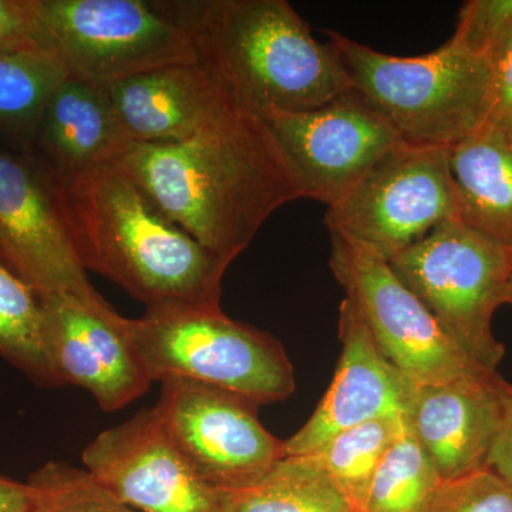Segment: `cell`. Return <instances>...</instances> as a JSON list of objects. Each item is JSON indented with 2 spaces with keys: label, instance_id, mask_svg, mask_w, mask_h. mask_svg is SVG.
<instances>
[{
  "label": "cell",
  "instance_id": "1",
  "mask_svg": "<svg viewBox=\"0 0 512 512\" xmlns=\"http://www.w3.org/2000/svg\"><path fill=\"white\" fill-rule=\"evenodd\" d=\"M165 217L231 264L278 208L311 188L252 104L190 138L134 146L119 161Z\"/></svg>",
  "mask_w": 512,
  "mask_h": 512
},
{
  "label": "cell",
  "instance_id": "2",
  "mask_svg": "<svg viewBox=\"0 0 512 512\" xmlns=\"http://www.w3.org/2000/svg\"><path fill=\"white\" fill-rule=\"evenodd\" d=\"M49 177L86 271L120 285L146 309L221 308L229 264L165 217L119 164Z\"/></svg>",
  "mask_w": 512,
  "mask_h": 512
},
{
  "label": "cell",
  "instance_id": "3",
  "mask_svg": "<svg viewBox=\"0 0 512 512\" xmlns=\"http://www.w3.org/2000/svg\"><path fill=\"white\" fill-rule=\"evenodd\" d=\"M170 3L198 57L258 111L318 109L352 90L335 47L286 0Z\"/></svg>",
  "mask_w": 512,
  "mask_h": 512
},
{
  "label": "cell",
  "instance_id": "4",
  "mask_svg": "<svg viewBox=\"0 0 512 512\" xmlns=\"http://www.w3.org/2000/svg\"><path fill=\"white\" fill-rule=\"evenodd\" d=\"M353 92L404 143L451 147L483 126L491 107L487 57L451 36L427 55H387L326 30Z\"/></svg>",
  "mask_w": 512,
  "mask_h": 512
},
{
  "label": "cell",
  "instance_id": "5",
  "mask_svg": "<svg viewBox=\"0 0 512 512\" xmlns=\"http://www.w3.org/2000/svg\"><path fill=\"white\" fill-rule=\"evenodd\" d=\"M128 330L153 382L208 384L259 406L295 392V370L281 342L221 308L146 309L128 319Z\"/></svg>",
  "mask_w": 512,
  "mask_h": 512
},
{
  "label": "cell",
  "instance_id": "6",
  "mask_svg": "<svg viewBox=\"0 0 512 512\" xmlns=\"http://www.w3.org/2000/svg\"><path fill=\"white\" fill-rule=\"evenodd\" d=\"M448 338L478 365L497 370L503 343L495 338L494 313L505 305L512 276V248L460 220L443 222L389 262Z\"/></svg>",
  "mask_w": 512,
  "mask_h": 512
},
{
  "label": "cell",
  "instance_id": "7",
  "mask_svg": "<svg viewBox=\"0 0 512 512\" xmlns=\"http://www.w3.org/2000/svg\"><path fill=\"white\" fill-rule=\"evenodd\" d=\"M52 52L67 74L99 86L194 62L197 49L170 2L39 0Z\"/></svg>",
  "mask_w": 512,
  "mask_h": 512
},
{
  "label": "cell",
  "instance_id": "8",
  "mask_svg": "<svg viewBox=\"0 0 512 512\" xmlns=\"http://www.w3.org/2000/svg\"><path fill=\"white\" fill-rule=\"evenodd\" d=\"M448 148L400 141L328 207L329 232L390 262L443 222L460 220Z\"/></svg>",
  "mask_w": 512,
  "mask_h": 512
},
{
  "label": "cell",
  "instance_id": "9",
  "mask_svg": "<svg viewBox=\"0 0 512 512\" xmlns=\"http://www.w3.org/2000/svg\"><path fill=\"white\" fill-rule=\"evenodd\" d=\"M329 265L383 355L414 386L491 372L448 338L389 262L330 232Z\"/></svg>",
  "mask_w": 512,
  "mask_h": 512
},
{
  "label": "cell",
  "instance_id": "10",
  "mask_svg": "<svg viewBox=\"0 0 512 512\" xmlns=\"http://www.w3.org/2000/svg\"><path fill=\"white\" fill-rule=\"evenodd\" d=\"M153 409L171 443L215 490L254 484L286 457L285 440L259 420V404L237 393L165 380Z\"/></svg>",
  "mask_w": 512,
  "mask_h": 512
},
{
  "label": "cell",
  "instance_id": "11",
  "mask_svg": "<svg viewBox=\"0 0 512 512\" xmlns=\"http://www.w3.org/2000/svg\"><path fill=\"white\" fill-rule=\"evenodd\" d=\"M0 258L42 296L101 298L89 281L43 165L0 146Z\"/></svg>",
  "mask_w": 512,
  "mask_h": 512
},
{
  "label": "cell",
  "instance_id": "12",
  "mask_svg": "<svg viewBox=\"0 0 512 512\" xmlns=\"http://www.w3.org/2000/svg\"><path fill=\"white\" fill-rule=\"evenodd\" d=\"M43 298V339L57 382L87 390L104 412L136 402L153 380L121 316L106 299Z\"/></svg>",
  "mask_w": 512,
  "mask_h": 512
},
{
  "label": "cell",
  "instance_id": "13",
  "mask_svg": "<svg viewBox=\"0 0 512 512\" xmlns=\"http://www.w3.org/2000/svg\"><path fill=\"white\" fill-rule=\"evenodd\" d=\"M272 133L301 171L312 200L332 207L396 144L399 134L350 90L305 111L261 110Z\"/></svg>",
  "mask_w": 512,
  "mask_h": 512
},
{
  "label": "cell",
  "instance_id": "14",
  "mask_svg": "<svg viewBox=\"0 0 512 512\" xmlns=\"http://www.w3.org/2000/svg\"><path fill=\"white\" fill-rule=\"evenodd\" d=\"M84 468L137 512H220L218 491L168 439L154 409L101 431L82 454Z\"/></svg>",
  "mask_w": 512,
  "mask_h": 512
},
{
  "label": "cell",
  "instance_id": "15",
  "mask_svg": "<svg viewBox=\"0 0 512 512\" xmlns=\"http://www.w3.org/2000/svg\"><path fill=\"white\" fill-rule=\"evenodd\" d=\"M339 339L342 353L328 392L311 419L285 440L286 456H312L342 431L409 412L416 386L383 355L346 298L340 303Z\"/></svg>",
  "mask_w": 512,
  "mask_h": 512
},
{
  "label": "cell",
  "instance_id": "16",
  "mask_svg": "<svg viewBox=\"0 0 512 512\" xmlns=\"http://www.w3.org/2000/svg\"><path fill=\"white\" fill-rule=\"evenodd\" d=\"M134 146L185 140L251 104L211 64H171L107 87Z\"/></svg>",
  "mask_w": 512,
  "mask_h": 512
},
{
  "label": "cell",
  "instance_id": "17",
  "mask_svg": "<svg viewBox=\"0 0 512 512\" xmlns=\"http://www.w3.org/2000/svg\"><path fill=\"white\" fill-rule=\"evenodd\" d=\"M497 370L416 386L406 419L441 481L484 470L500 426Z\"/></svg>",
  "mask_w": 512,
  "mask_h": 512
},
{
  "label": "cell",
  "instance_id": "18",
  "mask_svg": "<svg viewBox=\"0 0 512 512\" xmlns=\"http://www.w3.org/2000/svg\"><path fill=\"white\" fill-rule=\"evenodd\" d=\"M29 140V153L59 177L119 163L134 147L109 89L72 76L50 94Z\"/></svg>",
  "mask_w": 512,
  "mask_h": 512
},
{
  "label": "cell",
  "instance_id": "19",
  "mask_svg": "<svg viewBox=\"0 0 512 512\" xmlns=\"http://www.w3.org/2000/svg\"><path fill=\"white\" fill-rule=\"evenodd\" d=\"M460 221L512 248V127L485 121L448 148Z\"/></svg>",
  "mask_w": 512,
  "mask_h": 512
},
{
  "label": "cell",
  "instance_id": "20",
  "mask_svg": "<svg viewBox=\"0 0 512 512\" xmlns=\"http://www.w3.org/2000/svg\"><path fill=\"white\" fill-rule=\"evenodd\" d=\"M217 491L220 512H350L315 456H286L256 483Z\"/></svg>",
  "mask_w": 512,
  "mask_h": 512
},
{
  "label": "cell",
  "instance_id": "21",
  "mask_svg": "<svg viewBox=\"0 0 512 512\" xmlns=\"http://www.w3.org/2000/svg\"><path fill=\"white\" fill-rule=\"evenodd\" d=\"M406 416L380 417L336 434L312 454L348 504L350 512L365 511L377 468L392 447Z\"/></svg>",
  "mask_w": 512,
  "mask_h": 512
},
{
  "label": "cell",
  "instance_id": "22",
  "mask_svg": "<svg viewBox=\"0 0 512 512\" xmlns=\"http://www.w3.org/2000/svg\"><path fill=\"white\" fill-rule=\"evenodd\" d=\"M0 357L42 386H60L43 339V298L0 258Z\"/></svg>",
  "mask_w": 512,
  "mask_h": 512
},
{
  "label": "cell",
  "instance_id": "23",
  "mask_svg": "<svg viewBox=\"0 0 512 512\" xmlns=\"http://www.w3.org/2000/svg\"><path fill=\"white\" fill-rule=\"evenodd\" d=\"M441 483L406 419L377 468L363 512H429Z\"/></svg>",
  "mask_w": 512,
  "mask_h": 512
},
{
  "label": "cell",
  "instance_id": "24",
  "mask_svg": "<svg viewBox=\"0 0 512 512\" xmlns=\"http://www.w3.org/2000/svg\"><path fill=\"white\" fill-rule=\"evenodd\" d=\"M67 76L55 56L0 53V128L29 138L50 94Z\"/></svg>",
  "mask_w": 512,
  "mask_h": 512
},
{
  "label": "cell",
  "instance_id": "25",
  "mask_svg": "<svg viewBox=\"0 0 512 512\" xmlns=\"http://www.w3.org/2000/svg\"><path fill=\"white\" fill-rule=\"evenodd\" d=\"M28 483L35 491L29 512H137L84 467L52 461L35 471Z\"/></svg>",
  "mask_w": 512,
  "mask_h": 512
},
{
  "label": "cell",
  "instance_id": "26",
  "mask_svg": "<svg viewBox=\"0 0 512 512\" xmlns=\"http://www.w3.org/2000/svg\"><path fill=\"white\" fill-rule=\"evenodd\" d=\"M429 512H512V487L484 468L443 481Z\"/></svg>",
  "mask_w": 512,
  "mask_h": 512
},
{
  "label": "cell",
  "instance_id": "27",
  "mask_svg": "<svg viewBox=\"0 0 512 512\" xmlns=\"http://www.w3.org/2000/svg\"><path fill=\"white\" fill-rule=\"evenodd\" d=\"M0 53L55 56L39 0H0Z\"/></svg>",
  "mask_w": 512,
  "mask_h": 512
},
{
  "label": "cell",
  "instance_id": "28",
  "mask_svg": "<svg viewBox=\"0 0 512 512\" xmlns=\"http://www.w3.org/2000/svg\"><path fill=\"white\" fill-rule=\"evenodd\" d=\"M512 25V0H470L458 13L454 37L468 49L487 57L508 26Z\"/></svg>",
  "mask_w": 512,
  "mask_h": 512
},
{
  "label": "cell",
  "instance_id": "29",
  "mask_svg": "<svg viewBox=\"0 0 512 512\" xmlns=\"http://www.w3.org/2000/svg\"><path fill=\"white\" fill-rule=\"evenodd\" d=\"M491 74V107L487 121L512 127V25L487 52Z\"/></svg>",
  "mask_w": 512,
  "mask_h": 512
},
{
  "label": "cell",
  "instance_id": "30",
  "mask_svg": "<svg viewBox=\"0 0 512 512\" xmlns=\"http://www.w3.org/2000/svg\"><path fill=\"white\" fill-rule=\"evenodd\" d=\"M503 410L500 426L487 460V470L493 471L512 487V384L503 379L501 383Z\"/></svg>",
  "mask_w": 512,
  "mask_h": 512
},
{
  "label": "cell",
  "instance_id": "31",
  "mask_svg": "<svg viewBox=\"0 0 512 512\" xmlns=\"http://www.w3.org/2000/svg\"><path fill=\"white\" fill-rule=\"evenodd\" d=\"M32 485L0 474V512H29L33 504Z\"/></svg>",
  "mask_w": 512,
  "mask_h": 512
},
{
  "label": "cell",
  "instance_id": "32",
  "mask_svg": "<svg viewBox=\"0 0 512 512\" xmlns=\"http://www.w3.org/2000/svg\"><path fill=\"white\" fill-rule=\"evenodd\" d=\"M505 305H512V276L510 285H508L507 293H505Z\"/></svg>",
  "mask_w": 512,
  "mask_h": 512
}]
</instances>
